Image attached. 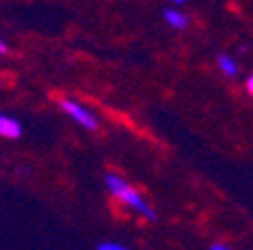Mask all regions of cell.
<instances>
[{
	"label": "cell",
	"mask_w": 253,
	"mask_h": 250,
	"mask_svg": "<svg viewBox=\"0 0 253 250\" xmlns=\"http://www.w3.org/2000/svg\"><path fill=\"white\" fill-rule=\"evenodd\" d=\"M217 68L226 74V77H237L240 66H237L235 57H231V54H219V59H217Z\"/></svg>",
	"instance_id": "cell-5"
},
{
	"label": "cell",
	"mask_w": 253,
	"mask_h": 250,
	"mask_svg": "<svg viewBox=\"0 0 253 250\" xmlns=\"http://www.w3.org/2000/svg\"><path fill=\"white\" fill-rule=\"evenodd\" d=\"M163 18L168 21L169 27H174V30H185V27H188V16H185L181 9H165Z\"/></svg>",
	"instance_id": "cell-4"
},
{
	"label": "cell",
	"mask_w": 253,
	"mask_h": 250,
	"mask_svg": "<svg viewBox=\"0 0 253 250\" xmlns=\"http://www.w3.org/2000/svg\"><path fill=\"white\" fill-rule=\"evenodd\" d=\"M21 133H23V129L14 117H9V115H0V138L16 140V138H21Z\"/></svg>",
	"instance_id": "cell-3"
},
{
	"label": "cell",
	"mask_w": 253,
	"mask_h": 250,
	"mask_svg": "<svg viewBox=\"0 0 253 250\" xmlns=\"http://www.w3.org/2000/svg\"><path fill=\"white\" fill-rule=\"evenodd\" d=\"M7 52V45L2 43V38H0V54H5Z\"/></svg>",
	"instance_id": "cell-9"
},
{
	"label": "cell",
	"mask_w": 253,
	"mask_h": 250,
	"mask_svg": "<svg viewBox=\"0 0 253 250\" xmlns=\"http://www.w3.org/2000/svg\"><path fill=\"white\" fill-rule=\"evenodd\" d=\"M97 250H129L126 246L118 244V241H104V244L97 246Z\"/></svg>",
	"instance_id": "cell-6"
},
{
	"label": "cell",
	"mask_w": 253,
	"mask_h": 250,
	"mask_svg": "<svg viewBox=\"0 0 253 250\" xmlns=\"http://www.w3.org/2000/svg\"><path fill=\"white\" fill-rule=\"evenodd\" d=\"M247 93L253 97V72L249 74V79H247Z\"/></svg>",
	"instance_id": "cell-7"
},
{
	"label": "cell",
	"mask_w": 253,
	"mask_h": 250,
	"mask_svg": "<svg viewBox=\"0 0 253 250\" xmlns=\"http://www.w3.org/2000/svg\"><path fill=\"white\" fill-rule=\"evenodd\" d=\"M104 182H106V189H109L126 210L140 214L142 219H147V221H156V210H154L122 176H118V174H106Z\"/></svg>",
	"instance_id": "cell-1"
},
{
	"label": "cell",
	"mask_w": 253,
	"mask_h": 250,
	"mask_svg": "<svg viewBox=\"0 0 253 250\" xmlns=\"http://www.w3.org/2000/svg\"><path fill=\"white\" fill-rule=\"evenodd\" d=\"M59 106H61V110L68 117H73L75 122H77L79 126H84L86 131H95L97 129V117H95L93 113H90L86 106H82L79 102H75V99H61L59 102Z\"/></svg>",
	"instance_id": "cell-2"
},
{
	"label": "cell",
	"mask_w": 253,
	"mask_h": 250,
	"mask_svg": "<svg viewBox=\"0 0 253 250\" xmlns=\"http://www.w3.org/2000/svg\"><path fill=\"white\" fill-rule=\"evenodd\" d=\"M211 250H231V248L224 246V244H215V246H211Z\"/></svg>",
	"instance_id": "cell-8"
},
{
	"label": "cell",
	"mask_w": 253,
	"mask_h": 250,
	"mask_svg": "<svg viewBox=\"0 0 253 250\" xmlns=\"http://www.w3.org/2000/svg\"><path fill=\"white\" fill-rule=\"evenodd\" d=\"M169 2H174V5H183L185 0H169Z\"/></svg>",
	"instance_id": "cell-10"
}]
</instances>
